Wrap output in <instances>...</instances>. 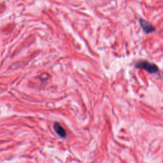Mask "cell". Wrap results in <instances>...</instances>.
Returning <instances> with one entry per match:
<instances>
[{
  "label": "cell",
  "mask_w": 163,
  "mask_h": 163,
  "mask_svg": "<svg viewBox=\"0 0 163 163\" xmlns=\"http://www.w3.org/2000/svg\"><path fill=\"white\" fill-rule=\"evenodd\" d=\"M139 24L141 27H142V28L143 29V30L144 31L145 33L149 34V33H151L155 31V27L153 26L149 21L141 18L139 19Z\"/></svg>",
  "instance_id": "obj_2"
},
{
  "label": "cell",
  "mask_w": 163,
  "mask_h": 163,
  "mask_svg": "<svg viewBox=\"0 0 163 163\" xmlns=\"http://www.w3.org/2000/svg\"><path fill=\"white\" fill-rule=\"evenodd\" d=\"M54 129L59 136L62 138H64L66 136V132L65 129L59 123L56 122L54 124Z\"/></svg>",
  "instance_id": "obj_3"
},
{
  "label": "cell",
  "mask_w": 163,
  "mask_h": 163,
  "mask_svg": "<svg viewBox=\"0 0 163 163\" xmlns=\"http://www.w3.org/2000/svg\"><path fill=\"white\" fill-rule=\"evenodd\" d=\"M136 67L138 68L143 69L150 73H155L158 71V66L148 61H139L136 64Z\"/></svg>",
  "instance_id": "obj_1"
}]
</instances>
